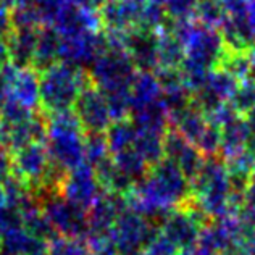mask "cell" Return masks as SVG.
Returning a JSON list of instances; mask_svg holds the SVG:
<instances>
[{
	"instance_id": "13",
	"label": "cell",
	"mask_w": 255,
	"mask_h": 255,
	"mask_svg": "<svg viewBox=\"0 0 255 255\" xmlns=\"http://www.w3.org/2000/svg\"><path fill=\"white\" fill-rule=\"evenodd\" d=\"M186 60L183 42L173 31L158 32V68L157 70H179Z\"/></svg>"
},
{
	"instance_id": "12",
	"label": "cell",
	"mask_w": 255,
	"mask_h": 255,
	"mask_svg": "<svg viewBox=\"0 0 255 255\" xmlns=\"http://www.w3.org/2000/svg\"><path fill=\"white\" fill-rule=\"evenodd\" d=\"M15 102L34 110L39 105V73L32 68H21L13 76Z\"/></svg>"
},
{
	"instance_id": "11",
	"label": "cell",
	"mask_w": 255,
	"mask_h": 255,
	"mask_svg": "<svg viewBox=\"0 0 255 255\" xmlns=\"http://www.w3.org/2000/svg\"><path fill=\"white\" fill-rule=\"evenodd\" d=\"M252 132L254 131L247 123V120L236 117L230 123L221 126L220 145H223V149L231 155H239V153H243L247 142H249Z\"/></svg>"
},
{
	"instance_id": "20",
	"label": "cell",
	"mask_w": 255,
	"mask_h": 255,
	"mask_svg": "<svg viewBox=\"0 0 255 255\" xmlns=\"http://www.w3.org/2000/svg\"><path fill=\"white\" fill-rule=\"evenodd\" d=\"M249 23L254 39V52H255V0H251V8H249Z\"/></svg>"
},
{
	"instance_id": "14",
	"label": "cell",
	"mask_w": 255,
	"mask_h": 255,
	"mask_svg": "<svg viewBox=\"0 0 255 255\" xmlns=\"http://www.w3.org/2000/svg\"><path fill=\"white\" fill-rule=\"evenodd\" d=\"M11 39V55L19 68H31L34 60L39 31L41 29H15Z\"/></svg>"
},
{
	"instance_id": "1",
	"label": "cell",
	"mask_w": 255,
	"mask_h": 255,
	"mask_svg": "<svg viewBox=\"0 0 255 255\" xmlns=\"http://www.w3.org/2000/svg\"><path fill=\"white\" fill-rule=\"evenodd\" d=\"M91 81L87 68L58 62L39 73V105L44 112H70L83 87Z\"/></svg>"
},
{
	"instance_id": "6",
	"label": "cell",
	"mask_w": 255,
	"mask_h": 255,
	"mask_svg": "<svg viewBox=\"0 0 255 255\" xmlns=\"http://www.w3.org/2000/svg\"><path fill=\"white\" fill-rule=\"evenodd\" d=\"M122 45L131 57L137 71L155 73L158 68V32L136 28L122 39Z\"/></svg>"
},
{
	"instance_id": "18",
	"label": "cell",
	"mask_w": 255,
	"mask_h": 255,
	"mask_svg": "<svg viewBox=\"0 0 255 255\" xmlns=\"http://www.w3.org/2000/svg\"><path fill=\"white\" fill-rule=\"evenodd\" d=\"M166 231H168V238L174 244H187L196 236L194 221L191 218L186 220L184 217L173 218L168 223V226H166Z\"/></svg>"
},
{
	"instance_id": "4",
	"label": "cell",
	"mask_w": 255,
	"mask_h": 255,
	"mask_svg": "<svg viewBox=\"0 0 255 255\" xmlns=\"http://www.w3.org/2000/svg\"><path fill=\"white\" fill-rule=\"evenodd\" d=\"M149 3L150 0H102L97 13L107 39L122 45L125 34L142 26Z\"/></svg>"
},
{
	"instance_id": "17",
	"label": "cell",
	"mask_w": 255,
	"mask_h": 255,
	"mask_svg": "<svg viewBox=\"0 0 255 255\" xmlns=\"http://www.w3.org/2000/svg\"><path fill=\"white\" fill-rule=\"evenodd\" d=\"M194 18L204 24L220 28V24L225 18V11H223V6L220 3V0H199Z\"/></svg>"
},
{
	"instance_id": "2",
	"label": "cell",
	"mask_w": 255,
	"mask_h": 255,
	"mask_svg": "<svg viewBox=\"0 0 255 255\" xmlns=\"http://www.w3.org/2000/svg\"><path fill=\"white\" fill-rule=\"evenodd\" d=\"M173 32L183 42L186 60L207 70L218 68V65L226 52L223 36L218 28L209 26L194 19L176 21Z\"/></svg>"
},
{
	"instance_id": "16",
	"label": "cell",
	"mask_w": 255,
	"mask_h": 255,
	"mask_svg": "<svg viewBox=\"0 0 255 255\" xmlns=\"http://www.w3.org/2000/svg\"><path fill=\"white\" fill-rule=\"evenodd\" d=\"M145 228L144 223L137 218L128 217L120 225L117 243L123 247V249H137V247L144 243Z\"/></svg>"
},
{
	"instance_id": "19",
	"label": "cell",
	"mask_w": 255,
	"mask_h": 255,
	"mask_svg": "<svg viewBox=\"0 0 255 255\" xmlns=\"http://www.w3.org/2000/svg\"><path fill=\"white\" fill-rule=\"evenodd\" d=\"M199 0H166L165 10L174 23L186 21V19H194L196 8Z\"/></svg>"
},
{
	"instance_id": "5",
	"label": "cell",
	"mask_w": 255,
	"mask_h": 255,
	"mask_svg": "<svg viewBox=\"0 0 255 255\" xmlns=\"http://www.w3.org/2000/svg\"><path fill=\"white\" fill-rule=\"evenodd\" d=\"M73 112L87 132H102L113 122L109 100L92 79L79 92Z\"/></svg>"
},
{
	"instance_id": "15",
	"label": "cell",
	"mask_w": 255,
	"mask_h": 255,
	"mask_svg": "<svg viewBox=\"0 0 255 255\" xmlns=\"http://www.w3.org/2000/svg\"><path fill=\"white\" fill-rule=\"evenodd\" d=\"M18 162L21 165V170L26 174H39L45 168L47 163V152L41 145V142H31L21 147V155L18 157Z\"/></svg>"
},
{
	"instance_id": "9",
	"label": "cell",
	"mask_w": 255,
	"mask_h": 255,
	"mask_svg": "<svg viewBox=\"0 0 255 255\" xmlns=\"http://www.w3.org/2000/svg\"><path fill=\"white\" fill-rule=\"evenodd\" d=\"M199 191L202 194L204 205L207 209H215L217 202L221 204L228 196V179L223 173V168L217 163L205 165L202 173L199 174Z\"/></svg>"
},
{
	"instance_id": "21",
	"label": "cell",
	"mask_w": 255,
	"mask_h": 255,
	"mask_svg": "<svg viewBox=\"0 0 255 255\" xmlns=\"http://www.w3.org/2000/svg\"><path fill=\"white\" fill-rule=\"evenodd\" d=\"M251 200H252V204H254V207H255V174H254V178H252V181H251Z\"/></svg>"
},
{
	"instance_id": "10",
	"label": "cell",
	"mask_w": 255,
	"mask_h": 255,
	"mask_svg": "<svg viewBox=\"0 0 255 255\" xmlns=\"http://www.w3.org/2000/svg\"><path fill=\"white\" fill-rule=\"evenodd\" d=\"M60 49H62V36L53 26H42L39 31L37 47L32 60V70L42 73L52 65L60 62Z\"/></svg>"
},
{
	"instance_id": "8",
	"label": "cell",
	"mask_w": 255,
	"mask_h": 255,
	"mask_svg": "<svg viewBox=\"0 0 255 255\" xmlns=\"http://www.w3.org/2000/svg\"><path fill=\"white\" fill-rule=\"evenodd\" d=\"M163 150L170 160L178 166L181 171H199L200 162L196 147L191 145L183 134L178 131H170L163 137Z\"/></svg>"
},
{
	"instance_id": "7",
	"label": "cell",
	"mask_w": 255,
	"mask_h": 255,
	"mask_svg": "<svg viewBox=\"0 0 255 255\" xmlns=\"http://www.w3.org/2000/svg\"><path fill=\"white\" fill-rule=\"evenodd\" d=\"M183 176L181 170L173 162H163L160 163L158 168L153 171V176L149 181V189L147 194L155 196V204H170L176 200L183 194Z\"/></svg>"
},
{
	"instance_id": "22",
	"label": "cell",
	"mask_w": 255,
	"mask_h": 255,
	"mask_svg": "<svg viewBox=\"0 0 255 255\" xmlns=\"http://www.w3.org/2000/svg\"><path fill=\"white\" fill-rule=\"evenodd\" d=\"M150 3H155V5H160V6H165L166 0H150Z\"/></svg>"
},
{
	"instance_id": "3",
	"label": "cell",
	"mask_w": 255,
	"mask_h": 255,
	"mask_svg": "<svg viewBox=\"0 0 255 255\" xmlns=\"http://www.w3.org/2000/svg\"><path fill=\"white\" fill-rule=\"evenodd\" d=\"M84 128L75 112H62L50 115L47 123V144L49 153L63 166H76L86 155Z\"/></svg>"
}]
</instances>
